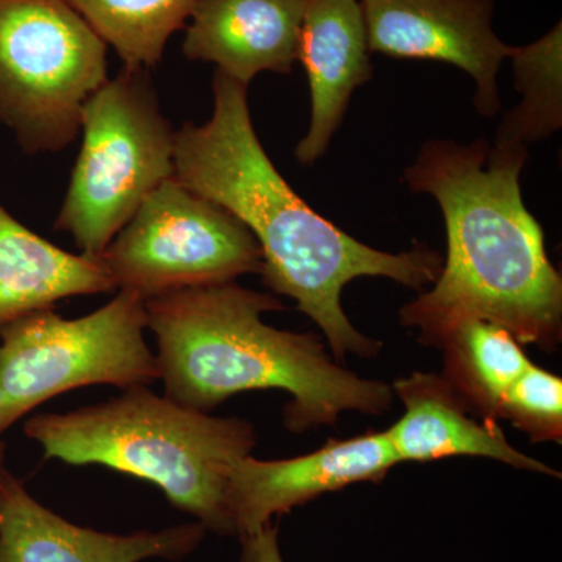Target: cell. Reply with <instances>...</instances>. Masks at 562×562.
<instances>
[{"instance_id": "6da1fadb", "label": "cell", "mask_w": 562, "mask_h": 562, "mask_svg": "<svg viewBox=\"0 0 562 562\" xmlns=\"http://www.w3.org/2000/svg\"><path fill=\"white\" fill-rule=\"evenodd\" d=\"M210 121L176 132L173 177L188 190L238 217L257 239L262 281L297 302L330 344L336 360L375 357L382 342L353 327L344 313L346 284L386 277L424 290L438 280L441 255L425 246L390 254L373 249L322 217L277 171L251 124L247 88L216 70Z\"/></svg>"}, {"instance_id": "7a4b0ae2", "label": "cell", "mask_w": 562, "mask_h": 562, "mask_svg": "<svg viewBox=\"0 0 562 562\" xmlns=\"http://www.w3.org/2000/svg\"><path fill=\"white\" fill-rule=\"evenodd\" d=\"M527 147L431 139L405 171L409 190L442 210L447 258L435 288L403 306V327L439 347L462 321L506 328L520 344L553 350L562 333V279L520 191Z\"/></svg>"}, {"instance_id": "3957f363", "label": "cell", "mask_w": 562, "mask_h": 562, "mask_svg": "<svg viewBox=\"0 0 562 562\" xmlns=\"http://www.w3.org/2000/svg\"><path fill=\"white\" fill-rule=\"evenodd\" d=\"M283 303L236 281L168 292L146 301L147 328L157 338L165 395L209 413L247 391H286L284 427L305 431L335 425L346 412L380 416L392 387L333 362L313 333L277 330L262 314Z\"/></svg>"}, {"instance_id": "277c9868", "label": "cell", "mask_w": 562, "mask_h": 562, "mask_svg": "<svg viewBox=\"0 0 562 562\" xmlns=\"http://www.w3.org/2000/svg\"><path fill=\"white\" fill-rule=\"evenodd\" d=\"M24 432L43 447L46 460L105 465L146 480L206 531L236 536L228 475L257 447L250 422L187 408L139 384L99 405L33 416Z\"/></svg>"}, {"instance_id": "5b68a950", "label": "cell", "mask_w": 562, "mask_h": 562, "mask_svg": "<svg viewBox=\"0 0 562 562\" xmlns=\"http://www.w3.org/2000/svg\"><path fill=\"white\" fill-rule=\"evenodd\" d=\"M83 143L55 220L80 254L99 258L162 181L176 172V132L150 70L122 69L81 109Z\"/></svg>"}, {"instance_id": "8992f818", "label": "cell", "mask_w": 562, "mask_h": 562, "mask_svg": "<svg viewBox=\"0 0 562 562\" xmlns=\"http://www.w3.org/2000/svg\"><path fill=\"white\" fill-rule=\"evenodd\" d=\"M146 330V301L125 290L79 319H65L50 308L5 325L0 330V436L65 392L94 384L128 390L160 380Z\"/></svg>"}, {"instance_id": "52a82bcc", "label": "cell", "mask_w": 562, "mask_h": 562, "mask_svg": "<svg viewBox=\"0 0 562 562\" xmlns=\"http://www.w3.org/2000/svg\"><path fill=\"white\" fill-rule=\"evenodd\" d=\"M106 50L66 0H0V122L25 154L74 143Z\"/></svg>"}, {"instance_id": "ba28073f", "label": "cell", "mask_w": 562, "mask_h": 562, "mask_svg": "<svg viewBox=\"0 0 562 562\" xmlns=\"http://www.w3.org/2000/svg\"><path fill=\"white\" fill-rule=\"evenodd\" d=\"M99 260L116 290L144 301L262 272L261 249L249 228L176 177L147 195Z\"/></svg>"}, {"instance_id": "9c48e42d", "label": "cell", "mask_w": 562, "mask_h": 562, "mask_svg": "<svg viewBox=\"0 0 562 562\" xmlns=\"http://www.w3.org/2000/svg\"><path fill=\"white\" fill-rule=\"evenodd\" d=\"M369 50L392 58L449 63L475 80L476 110H501L497 76L514 46L492 29L494 0H360Z\"/></svg>"}, {"instance_id": "30bf717a", "label": "cell", "mask_w": 562, "mask_h": 562, "mask_svg": "<svg viewBox=\"0 0 562 562\" xmlns=\"http://www.w3.org/2000/svg\"><path fill=\"white\" fill-rule=\"evenodd\" d=\"M398 464L386 431L328 441L316 452L290 460L241 458L228 475L227 506L238 538L260 531L327 492L355 483H380Z\"/></svg>"}, {"instance_id": "8fae6325", "label": "cell", "mask_w": 562, "mask_h": 562, "mask_svg": "<svg viewBox=\"0 0 562 562\" xmlns=\"http://www.w3.org/2000/svg\"><path fill=\"white\" fill-rule=\"evenodd\" d=\"M201 522L111 535L79 527L41 505L0 464V562L180 561L205 539Z\"/></svg>"}, {"instance_id": "7c38bea8", "label": "cell", "mask_w": 562, "mask_h": 562, "mask_svg": "<svg viewBox=\"0 0 562 562\" xmlns=\"http://www.w3.org/2000/svg\"><path fill=\"white\" fill-rule=\"evenodd\" d=\"M308 0H199L183 40L190 61L249 87L261 72H292Z\"/></svg>"}, {"instance_id": "4fadbf2b", "label": "cell", "mask_w": 562, "mask_h": 562, "mask_svg": "<svg viewBox=\"0 0 562 562\" xmlns=\"http://www.w3.org/2000/svg\"><path fill=\"white\" fill-rule=\"evenodd\" d=\"M297 61L308 77L313 113L294 154L301 165L312 166L330 146L353 91L372 79L360 0H308Z\"/></svg>"}, {"instance_id": "5bb4252c", "label": "cell", "mask_w": 562, "mask_h": 562, "mask_svg": "<svg viewBox=\"0 0 562 562\" xmlns=\"http://www.w3.org/2000/svg\"><path fill=\"white\" fill-rule=\"evenodd\" d=\"M392 392L405 405L402 419L386 430L398 462L491 458L512 468L560 479V472L513 447L498 420L476 416L446 376L414 372L398 379Z\"/></svg>"}, {"instance_id": "9a60e30c", "label": "cell", "mask_w": 562, "mask_h": 562, "mask_svg": "<svg viewBox=\"0 0 562 562\" xmlns=\"http://www.w3.org/2000/svg\"><path fill=\"white\" fill-rule=\"evenodd\" d=\"M113 291L99 258L60 249L0 205V330L66 299Z\"/></svg>"}, {"instance_id": "2e32d148", "label": "cell", "mask_w": 562, "mask_h": 562, "mask_svg": "<svg viewBox=\"0 0 562 562\" xmlns=\"http://www.w3.org/2000/svg\"><path fill=\"white\" fill-rule=\"evenodd\" d=\"M439 349L447 382L476 416L492 420L505 392L531 364L512 333L483 319L460 322Z\"/></svg>"}, {"instance_id": "e0dca14e", "label": "cell", "mask_w": 562, "mask_h": 562, "mask_svg": "<svg viewBox=\"0 0 562 562\" xmlns=\"http://www.w3.org/2000/svg\"><path fill=\"white\" fill-rule=\"evenodd\" d=\"M125 69L151 70L171 36L190 21L199 0H66Z\"/></svg>"}, {"instance_id": "ac0fdd59", "label": "cell", "mask_w": 562, "mask_h": 562, "mask_svg": "<svg viewBox=\"0 0 562 562\" xmlns=\"http://www.w3.org/2000/svg\"><path fill=\"white\" fill-rule=\"evenodd\" d=\"M516 88L522 102L503 117L495 146L527 147L552 136L562 125L561 22L528 46L514 47Z\"/></svg>"}, {"instance_id": "d6986e66", "label": "cell", "mask_w": 562, "mask_h": 562, "mask_svg": "<svg viewBox=\"0 0 562 562\" xmlns=\"http://www.w3.org/2000/svg\"><path fill=\"white\" fill-rule=\"evenodd\" d=\"M498 419L512 422L532 442H561L562 380L531 362L503 395Z\"/></svg>"}, {"instance_id": "ffe728a7", "label": "cell", "mask_w": 562, "mask_h": 562, "mask_svg": "<svg viewBox=\"0 0 562 562\" xmlns=\"http://www.w3.org/2000/svg\"><path fill=\"white\" fill-rule=\"evenodd\" d=\"M241 562H284L279 546V528L273 524L241 536Z\"/></svg>"}, {"instance_id": "44dd1931", "label": "cell", "mask_w": 562, "mask_h": 562, "mask_svg": "<svg viewBox=\"0 0 562 562\" xmlns=\"http://www.w3.org/2000/svg\"><path fill=\"white\" fill-rule=\"evenodd\" d=\"M7 452V443L0 439V464H3V460H5Z\"/></svg>"}]
</instances>
